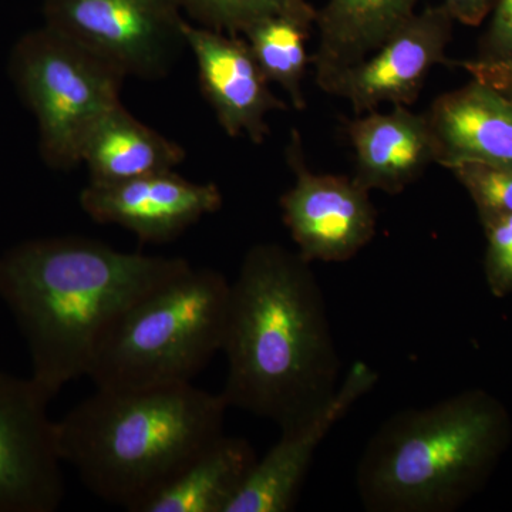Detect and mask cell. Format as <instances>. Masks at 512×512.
I'll use <instances>...</instances> for the list:
<instances>
[{
  "label": "cell",
  "mask_w": 512,
  "mask_h": 512,
  "mask_svg": "<svg viewBox=\"0 0 512 512\" xmlns=\"http://www.w3.org/2000/svg\"><path fill=\"white\" fill-rule=\"evenodd\" d=\"M181 12L202 26L227 35L242 36L259 20L296 16L316 22L318 10L308 0H175Z\"/></svg>",
  "instance_id": "cell-20"
},
{
  "label": "cell",
  "mask_w": 512,
  "mask_h": 512,
  "mask_svg": "<svg viewBox=\"0 0 512 512\" xmlns=\"http://www.w3.org/2000/svg\"><path fill=\"white\" fill-rule=\"evenodd\" d=\"M185 42L195 57L202 96L229 137H248L264 144L269 136L266 116L288 110L256 63L244 36L227 35L185 23Z\"/></svg>",
  "instance_id": "cell-13"
},
{
  "label": "cell",
  "mask_w": 512,
  "mask_h": 512,
  "mask_svg": "<svg viewBox=\"0 0 512 512\" xmlns=\"http://www.w3.org/2000/svg\"><path fill=\"white\" fill-rule=\"evenodd\" d=\"M221 352L229 407L285 430L332 399L340 360L311 262L279 244H256L229 285Z\"/></svg>",
  "instance_id": "cell-1"
},
{
  "label": "cell",
  "mask_w": 512,
  "mask_h": 512,
  "mask_svg": "<svg viewBox=\"0 0 512 512\" xmlns=\"http://www.w3.org/2000/svg\"><path fill=\"white\" fill-rule=\"evenodd\" d=\"M256 461L249 441L222 434L138 512H225Z\"/></svg>",
  "instance_id": "cell-18"
},
{
  "label": "cell",
  "mask_w": 512,
  "mask_h": 512,
  "mask_svg": "<svg viewBox=\"0 0 512 512\" xmlns=\"http://www.w3.org/2000/svg\"><path fill=\"white\" fill-rule=\"evenodd\" d=\"M470 74L471 79L493 87L512 101V47L494 62H477V60H464L457 63Z\"/></svg>",
  "instance_id": "cell-23"
},
{
  "label": "cell",
  "mask_w": 512,
  "mask_h": 512,
  "mask_svg": "<svg viewBox=\"0 0 512 512\" xmlns=\"http://www.w3.org/2000/svg\"><path fill=\"white\" fill-rule=\"evenodd\" d=\"M79 202L93 221L126 228L141 244L160 245L220 211L222 194L217 184L192 183L167 171L126 183H89Z\"/></svg>",
  "instance_id": "cell-11"
},
{
  "label": "cell",
  "mask_w": 512,
  "mask_h": 512,
  "mask_svg": "<svg viewBox=\"0 0 512 512\" xmlns=\"http://www.w3.org/2000/svg\"><path fill=\"white\" fill-rule=\"evenodd\" d=\"M487 235L485 274L491 292L504 296L512 292V214L481 220Z\"/></svg>",
  "instance_id": "cell-22"
},
{
  "label": "cell",
  "mask_w": 512,
  "mask_h": 512,
  "mask_svg": "<svg viewBox=\"0 0 512 512\" xmlns=\"http://www.w3.org/2000/svg\"><path fill=\"white\" fill-rule=\"evenodd\" d=\"M313 26V20L278 15L259 20L242 35L266 79L288 94L296 110L306 109L302 83L311 64L306 42Z\"/></svg>",
  "instance_id": "cell-19"
},
{
  "label": "cell",
  "mask_w": 512,
  "mask_h": 512,
  "mask_svg": "<svg viewBox=\"0 0 512 512\" xmlns=\"http://www.w3.org/2000/svg\"><path fill=\"white\" fill-rule=\"evenodd\" d=\"M450 171L470 194L480 220L512 214V167L467 163Z\"/></svg>",
  "instance_id": "cell-21"
},
{
  "label": "cell",
  "mask_w": 512,
  "mask_h": 512,
  "mask_svg": "<svg viewBox=\"0 0 512 512\" xmlns=\"http://www.w3.org/2000/svg\"><path fill=\"white\" fill-rule=\"evenodd\" d=\"M228 409L192 383L97 389L56 421L60 457L101 500L138 512L224 434Z\"/></svg>",
  "instance_id": "cell-3"
},
{
  "label": "cell",
  "mask_w": 512,
  "mask_h": 512,
  "mask_svg": "<svg viewBox=\"0 0 512 512\" xmlns=\"http://www.w3.org/2000/svg\"><path fill=\"white\" fill-rule=\"evenodd\" d=\"M437 143V164L512 167V101L473 79L443 93L427 111Z\"/></svg>",
  "instance_id": "cell-15"
},
{
  "label": "cell",
  "mask_w": 512,
  "mask_h": 512,
  "mask_svg": "<svg viewBox=\"0 0 512 512\" xmlns=\"http://www.w3.org/2000/svg\"><path fill=\"white\" fill-rule=\"evenodd\" d=\"M50 397L32 377L0 372V512H53L64 480Z\"/></svg>",
  "instance_id": "cell-9"
},
{
  "label": "cell",
  "mask_w": 512,
  "mask_h": 512,
  "mask_svg": "<svg viewBox=\"0 0 512 512\" xmlns=\"http://www.w3.org/2000/svg\"><path fill=\"white\" fill-rule=\"evenodd\" d=\"M184 158L180 144L141 123L119 103L84 138L80 164L86 165L90 184L109 185L174 171Z\"/></svg>",
  "instance_id": "cell-16"
},
{
  "label": "cell",
  "mask_w": 512,
  "mask_h": 512,
  "mask_svg": "<svg viewBox=\"0 0 512 512\" xmlns=\"http://www.w3.org/2000/svg\"><path fill=\"white\" fill-rule=\"evenodd\" d=\"M286 161L295 183L282 194V220L306 261L346 262L375 238L377 211L370 191L348 175L313 173L302 138L291 131Z\"/></svg>",
  "instance_id": "cell-8"
},
{
  "label": "cell",
  "mask_w": 512,
  "mask_h": 512,
  "mask_svg": "<svg viewBox=\"0 0 512 512\" xmlns=\"http://www.w3.org/2000/svg\"><path fill=\"white\" fill-rule=\"evenodd\" d=\"M43 19L126 77L163 79L188 49L175 0H43Z\"/></svg>",
  "instance_id": "cell-7"
},
{
  "label": "cell",
  "mask_w": 512,
  "mask_h": 512,
  "mask_svg": "<svg viewBox=\"0 0 512 512\" xmlns=\"http://www.w3.org/2000/svg\"><path fill=\"white\" fill-rule=\"evenodd\" d=\"M493 0H444L441 5L447 9L453 20L468 26L480 25L490 10Z\"/></svg>",
  "instance_id": "cell-24"
},
{
  "label": "cell",
  "mask_w": 512,
  "mask_h": 512,
  "mask_svg": "<svg viewBox=\"0 0 512 512\" xmlns=\"http://www.w3.org/2000/svg\"><path fill=\"white\" fill-rule=\"evenodd\" d=\"M377 380L375 369L367 363H355L328 403L308 419L281 430V439L256 461L225 512L292 510L316 450L330 430L376 386Z\"/></svg>",
  "instance_id": "cell-12"
},
{
  "label": "cell",
  "mask_w": 512,
  "mask_h": 512,
  "mask_svg": "<svg viewBox=\"0 0 512 512\" xmlns=\"http://www.w3.org/2000/svg\"><path fill=\"white\" fill-rule=\"evenodd\" d=\"M420 0H328L316 13L315 82L366 59L416 13Z\"/></svg>",
  "instance_id": "cell-17"
},
{
  "label": "cell",
  "mask_w": 512,
  "mask_h": 512,
  "mask_svg": "<svg viewBox=\"0 0 512 512\" xmlns=\"http://www.w3.org/2000/svg\"><path fill=\"white\" fill-rule=\"evenodd\" d=\"M8 73L36 119L40 157L55 171L80 164L84 138L121 103L126 79L113 64L45 25L19 37Z\"/></svg>",
  "instance_id": "cell-6"
},
{
  "label": "cell",
  "mask_w": 512,
  "mask_h": 512,
  "mask_svg": "<svg viewBox=\"0 0 512 512\" xmlns=\"http://www.w3.org/2000/svg\"><path fill=\"white\" fill-rule=\"evenodd\" d=\"M229 285L215 269L188 266L121 313L87 376L97 389L192 383L221 352Z\"/></svg>",
  "instance_id": "cell-5"
},
{
  "label": "cell",
  "mask_w": 512,
  "mask_h": 512,
  "mask_svg": "<svg viewBox=\"0 0 512 512\" xmlns=\"http://www.w3.org/2000/svg\"><path fill=\"white\" fill-rule=\"evenodd\" d=\"M355 153L353 178L366 190L400 194L437 164V143L427 114L392 106L359 114L346 123Z\"/></svg>",
  "instance_id": "cell-14"
},
{
  "label": "cell",
  "mask_w": 512,
  "mask_h": 512,
  "mask_svg": "<svg viewBox=\"0 0 512 512\" xmlns=\"http://www.w3.org/2000/svg\"><path fill=\"white\" fill-rule=\"evenodd\" d=\"M500 407L461 394L384 421L369 440L356 484L372 512H447L484 476L505 439Z\"/></svg>",
  "instance_id": "cell-4"
},
{
  "label": "cell",
  "mask_w": 512,
  "mask_h": 512,
  "mask_svg": "<svg viewBox=\"0 0 512 512\" xmlns=\"http://www.w3.org/2000/svg\"><path fill=\"white\" fill-rule=\"evenodd\" d=\"M190 265L76 235L29 239L0 252V299L28 345L30 377L55 399L87 376L121 313Z\"/></svg>",
  "instance_id": "cell-2"
},
{
  "label": "cell",
  "mask_w": 512,
  "mask_h": 512,
  "mask_svg": "<svg viewBox=\"0 0 512 512\" xmlns=\"http://www.w3.org/2000/svg\"><path fill=\"white\" fill-rule=\"evenodd\" d=\"M454 20L443 5L427 6L407 19L372 55L320 84L359 114L382 104L412 106L437 64H447Z\"/></svg>",
  "instance_id": "cell-10"
}]
</instances>
